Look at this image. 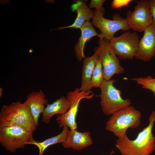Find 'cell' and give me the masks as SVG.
<instances>
[{
    "instance_id": "cb8c5ba5",
    "label": "cell",
    "mask_w": 155,
    "mask_h": 155,
    "mask_svg": "<svg viewBox=\"0 0 155 155\" xmlns=\"http://www.w3.org/2000/svg\"><path fill=\"white\" fill-rule=\"evenodd\" d=\"M2 92H3V89L2 88H0V97H1L2 95Z\"/></svg>"
},
{
    "instance_id": "9c48e42d",
    "label": "cell",
    "mask_w": 155,
    "mask_h": 155,
    "mask_svg": "<svg viewBox=\"0 0 155 155\" xmlns=\"http://www.w3.org/2000/svg\"><path fill=\"white\" fill-rule=\"evenodd\" d=\"M140 40L136 32L127 31L118 36L114 37L110 42L119 59H131L137 53Z\"/></svg>"
},
{
    "instance_id": "5bb4252c",
    "label": "cell",
    "mask_w": 155,
    "mask_h": 155,
    "mask_svg": "<svg viewBox=\"0 0 155 155\" xmlns=\"http://www.w3.org/2000/svg\"><path fill=\"white\" fill-rule=\"evenodd\" d=\"M73 11L77 12V16L73 23L70 25L59 27L58 30L68 28H80L85 22L94 16V13L88 7L86 3L82 1H78L71 6Z\"/></svg>"
},
{
    "instance_id": "3957f363",
    "label": "cell",
    "mask_w": 155,
    "mask_h": 155,
    "mask_svg": "<svg viewBox=\"0 0 155 155\" xmlns=\"http://www.w3.org/2000/svg\"><path fill=\"white\" fill-rule=\"evenodd\" d=\"M141 117L140 112L130 105L111 115L106 123L105 129L118 138L126 137L128 128L139 126Z\"/></svg>"
},
{
    "instance_id": "5b68a950",
    "label": "cell",
    "mask_w": 155,
    "mask_h": 155,
    "mask_svg": "<svg viewBox=\"0 0 155 155\" xmlns=\"http://www.w3.org/2000/svg\"><path fill=\"white\" fill-rule=\"evenodd\" d=\"M33 132L15 126H0V143L7 151L14 153L32 141Z\"/></svg>"
},
{
    "instance_id": "ba28073f",
    "label": "cell",
    "mask_w": 155,
    "mask_h": 155,
    "mask_svg": "<svg viewBox=\"0 0 155 155\" xmlns=\"http://www.w3.org/2000/svg\"><path fill=\"white\" fill-rule=\"evenodd\" d=\"M94 96V94L92 91H81L78 88L68 92L66 98L69 102L70 107L65 113L62 115H59L57 117L56 120L59 123V127L61 128L67 126L71 130L76 129V116L80 102L83 99H91Z\"/></svg>"
},
{
    "instance_id": "2e32d148",
    "label": "cell",
    "mask_w": 155,
    "mask_h": 155,
    "mask_svg": "<svg viewBox=\"0 0 155 155\" xmlns=\"http://www.w3.org/2000/svg\"><path fill=\"white\" fill-rule=\"evenodd\" d=\"M98 58L97 52L94 51L92 56L85 58L83 61L81 86L79 88L80 91H90L92 88L91 84L92 76Z\"/></svg>"
},
{
    "instance_id": "7c38bea8",
    "label": "cell",
    "mask_w": 155,
    "mask_h": 155,
    "mask_svg": "<svg viewBox=\"0 0 155 155\" xmlns=\"http://www.w3.org/2000/svg\"><path fill=\"white\" fill-rule=\"evenodd\" d=\"M92 144L90 132H81L76 129L67 131L62 144L64 148H71L74 150H80L91 146Z\"/></svg>"
},
{
    "instance_id": "e0dca14e",
    "label": "cell",
    "mask_w": 155,
    "mask_h": 155,
    "mask_svg": "<svg viewBox=\"0 0 155 155\" xmlns=\"http://www.w3.org/2000/svg\"><path fill=\"white\" fill-rule=\"evenodd\" d=\"M70 107L69 101L66 97L61 96L51 104L47 105L42 113V120L44 123H49L51 119L54 115H62L66 113Z\"/></svg>"
},
{
    "instance_id": "603a6c76",
    "label": "cell",
    "mask_w": 155,
    "mask_h": 155,
    "mask_svg": "<svg viewBox=\"0 0 155 155\" xmlns=\"http://www.w3.org/2000/svg\"><path fill=\"white\" fill-rule=\"evenodd\" d=\"M150 11L155 24V0H149Z\"/></svg>"
},
{
    "instance_id": "6da1fadb",
    "label": "cell",
    "mask_w": 155,
    "mask_h": 155,
    "mask_svg": "<svg viewBox=\"0 0 155 155\" xmlns=\"http://www.w3.org/2000/svg\"><path fill=\"white\" fill-rule=\"evenodd\" d=\"M148 125L140 132L134 140L127 136L118 138L116 147L122 155H150L155 150V136L152 129L155 122V111L149 118Z\"/></svg>"
},
{
    "instance_id": "8992f818",
    "label": "cell",
    "mask_w": 155,
    "mask_h": 155,
    "mask_svg": "<svg viewBox=\"0 0 155 155\" xmlns=\"http://www.w3.org/2000/svg\"><path fill=\"white\" fill-rule=\"evenodd\" d=\"M94 13L91 23L100 30V33L97 35L99 39L104 38L110 41L117 32L120 30L125 32L130 29L126 19L118 14H114L113 20H110L104 17V12L96 10Z\"/></svg>"
},
{
    "instance_id": "277c9868",
    "label": "cell",
    "mask_w": 155,
    "mask_h": 155,
    "mask_svg": "<svg viewBox=\"0 0 155 155\" xmlns=\"http://www.w3.org/2000/svg\"><path fill=\"white\" fill-rule=\"evenodd\" d=\"M116 82L115 79L104 80L100 87V105L103 112L107 115H112L131 104V100L123 99L121 91L114 86Z\"/></svg>"
},
{
    "instance_id": "44dd1931",
    "label": "cell",
    "mask_w": 155,
    "mask_h": 155,
    "mask_svg": "<svg viewBox=\"0 0 155 155\" xmlns=\"http://www.w3.org/2000/svg\"><path fill=\"white\" fill-rule=\"evenodd\" d=\"M133 1L132 0H113L111 3V6L113 9H120L128 6Z\"/></svg>"
},
{
    "instance_id": "ac0fdd59",
    "label": "cell",
    "mask_w": 155,
    "mask_h": 155,
    "mask_svg": "<svg viewBox=\"0 0 155 155\" xmlns=\"http://www.w3.org/2000/svg\"><path fill=\"white\" fill-rule=\"evenodd\" d=\"M69 127L67 126L63 127L61 133L57 135L47 139L42 142L35 141L34 139L28 143L36 146L39 150L38 155H43L44 152L49 147L56 144L61 143L64 141Z\"/></svg>"
},
{
    "instance_id": "30bf717a",
    "label": "cell",
    "mask_w": 155,
    "mask_h": 155,
    "mask_svg": "<svg viewBox=\"0 0 155 155\" xmlns=\"http://www.w3.org/2000/svg\"><path fill=\"white\" fill-rule=\"evenodd\" d=\"M126 19L130 29L142 32L154 23L148 0H141L136 3L133 11L129 10Z\"/></svg>"
},
{
    "instance_id": "d4e9b609",
    "label": "cell",
    "mask_w": 155,
    "mask_h": 155,
    "mask_svg": "<svg viewBox=\"0 0 155 155\" xmlns=\"http://www.w3.org/2000/svg\"><path fill=\"white\" fill-rule=\"evenodd\" d=\"M114 153V151H112L111 152V153L108 155H111V154Z\"/></svg>"
},
{
    "instance_id": "52a82bcc",
    "label": "cell",
    "mask_w": 155,
    "mask_h": 155,
    "mask_svg": "<svg viewBox=\"0 0 155 155\" xmlns=\"http://www.w3.org/2000/svg\"><path fill=\"white\" fill-rule=\"evenodd\" d=\"M98 46L94 49L100 59L104 73V80L111 79L115 74L124 73L125 69L121 65L119 59L117 57L110 41L103 38L99 39Z\"/></svg>"
},
{
    "instance_id": "7a4b0ae2",
    "label": "cell",
    "mask_w": 155,
    "mask_h": 155,
    "mask_svg": "<svg viewBox=\"0 0 155 155\" xmlns=\"http://www.w3.org/2000/svg\"><path fill=\"white\" fill-rule=\"evenodd\" d=\"M15 126L33 132L36 125L28 106L18 101L3 105L0 112V126Z\"/></svg>"
},
{
    "instance_id": "4fadbf2b",
    "label": "cell",
    "mask_w": 155,
    "mask_h": 155,
    "mask_svg": "<svg viewBox=\"0 0 155 155\" xmlns=\"http://www.w3.org/2000/svg\"><path fill=\"white\" fill-rule=\"evenodd\" d=\"M48 100L41 90L33 91L29 93L24 103L30 111L35 123L38 125V120L40 114L42 113L45 108L44 105L48 104Z\"/></svg>"
},
{
    "instance_id": "9a60e30c",
    "label": "cell",
    "mask_w": 155,
    "mask_h": 155,
    "mask_svg": "<svg viewBox=\"0 0 155 155\" xmlns=\"http://www.w3.org/2000/svg\"><path fill=\"white\" fill-rule=\"evenodd\" d=\"M80 29L81 32V35L74 46L75 55L80 62L82 61L83 58H86L84 49L86 42L92 37L97 36L98 34L89 20L86 21Z\"/></svg>"
},
{
    "instance_id": "8fae6325",
    "label": "cell",
    "mask_w": 155,
    "mask_h": 155,
    "mask_svg": "<svg viewBox=\"0 0 155 155\" xmlns=\"http://www.w3.org/2000/svg\"><path fill=\"white\" fill-rule=\"evenodd\" d=\"M140 40L138 49L135 58L145 62L155 57V24L148 27Z\"/></svg>"
},
{
    "instance_id": "d6986e66",
    "label": "cell",
    "mask_w": 155,
    "mask_h": 155,
    "mask_svg": "<svg viewBox=\"0 0 155 155\" xmlns=\"http://www.w3.org/2000/svg\"><path fill=\"white\" fill-rule=\"evenodd\" d=\"M104 73L100 59H98L94 69L91 80L92 88H100L104 80Z\"/></svg>"
},
{
    "instance_id": "7402d4cb",
    "label": "cell",
    "mask_w": 155,
    "mask_h": 155,
    "mask_svg": "<svg viewBox=\"0 0 155 155\" xmlns=\"http://www.w3.org/2000/svg\"><path fill=\"white\" fill-rule=\"evenodd\" d=\"M105 0H91L89 4L90 8H94L97 10L104 12V9L102 7Z\"/></svg>"
},
{
    "instance_id": "ffe728a7",
    "label": "cell",
    "mask_w": 155,
    "mask_h": 155,
    "mask_svg": "<svg viewBox=\"0 0 155 155\" xmlns=\"http://www.w3.org/2000/svg\"><path fill=\"white\" fill-rule=\"evenodd\" d=\"M131 80L136 82L138 84L141 85L143 88L152 91L155 97V78L148 76L145 77L135 78Z\"/></svg>"
}]
</instances>
